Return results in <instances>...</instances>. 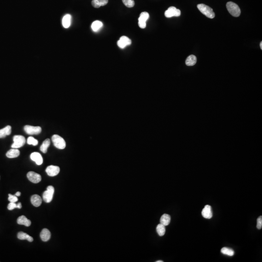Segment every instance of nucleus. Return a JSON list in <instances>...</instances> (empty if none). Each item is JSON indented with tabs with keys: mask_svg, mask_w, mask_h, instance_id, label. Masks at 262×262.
<instances>
[{
	"mask_svg": "<svg viewBox=\"0 0 262 262\" xmlns=\"http://www.w3.org/2000/svg\"><path fill=\"white\" fill-rule=\"evenodd\" d=\"M197 7L201 13L208 18L213 19L215 17V14L213 9L208 5L205 4H199L198 5Z\"/></svg>",
	"mask_w": 262,
	"mask_h": 262,
	"instance_id": "obj_1",
	"label": "nucleus"
},
{
	"mask_svg": "<svg viewBox=\"0 0 262 262\" xmlns=\"http://www.w3.org/2000/svg\"><path fill=\"white\" fill-rule=\"evenodd\" d=\"M226 7L228 12L233 17H238L240 15V9L238 5L234 2H228L226 4Z\"/></svg>",
	"mask_w": 262,
	"mask_h": 262,
	"instance_id": "obj_2",
	"label": "nucleus"
},
{
	"mask_svg": "<svg viewBox=\"0 0 262 262\" xmlns=\"http://www.w3.org/2000/svg\"><path fill=\"white\" fill-rule=\"evenodd\" d=\"M52 141L56 148L59 149H64L66 144L65 140L59 135H54L52 136Z\"/></svg>",
	"mask_w": 262,
	"mask_h": 262,
	"instance_id": "obj_3",
	"label": "nucleus"
},
{
	"mask_svg": "<svg viewBox=\"0 0 262 262\" xmlns=\"http://www.w3.org/2000/svg\"><path fill=\"white\" fill-rule=\"evenodd\" d=\"M14 143L11 145L12 148L18 149L22 147L26 143V138L24 136L19 135L15 136L13 137Z\"/></svg>",
	"mask_w": 262,
	"mask_h": 262,
	"instance_id": "obj_4",
	"label": "nucleus"
},
{
	"mask_svg": "<svg viewBox=\"0 0 262 262\" xmlns=\"http://www.w3.org/2000/svg\"><path fill=\"white\" fill-rule=\"evenodd\" d=\"M54 192V188L53 186H48L47 190L45 191L43 194V198L44 201L47 203L51 202L53 200Z\"/></svg>",
	"mask_w": 262,
	"mask_h": 262,
	"instance_id": "obj_5",
	"label": "nucleus"
},
{
	"mask_svg": "<svg viewBox=\"0 0 262 262\" xmlns=\"http://www.w3.org/2000/svg\"><path fill=\"white\" fill-rule=\"evenodd\" d=\"M24 130L27 134L30 135H39L41 132V128L40 126H33L31 125H26Z\"/></svg>",
	"mask_w": 262,
	"mask_h": 262,
	"instance_id": "obj_6",
	"label": "nucleus"
},
{
	"mask_svg": "<svg viewBox=\"0 0 262 262\" xmlns=\"http://www.w3.org/2000/svg\"><path fill=\"white\" fill-rule=\"evenodd\" d=\"M165 15L167 18H171L172 17H179L181 15V11L174 6L169 7L165 13Z\"/></svg>",
	"mask_w": 262,
	"mask_h": 262,
	"instance_id": "obj_7",
	"label": "nucleus"
},
{
	"mask_svg": "<svg viewBox=\"0 0 262 262\" xmlns=\"http://www.w3.org/2000/svg\"><path fill=\"white\" fill-rule=\"evenodd\" d=\"M27 177L30 181L35 184L40 183L41 181V176L38 173L30 171L27 174Z\"/></svg>",
	"mask_w": 262,
	"mask_h": 262,
	"instance_id": "obj_8",
	"label": "nucleus"
},
{
	"mask_svg": "<svg viewBox=\"0 0 262 262\" xmlns=\"http://www.w3.org/2000/svg\"><path fill=\"white\" fill-rule=\"evenodd\" d=\"M46 172L47 174L50 176H55L60 172V168L58 166H49L46 169Z\"/></svg>",
	"mask_w": 262,
	"mask_h": 262,
	"instance_id": "obj_9",
	"label": "nucleus"
},
{
	"mask_svg": "<svg viewBox=\"0 0 262 262\" xmlns=\"http://www.w3.org/2000/svg\"><path fill=\"white\" fill-rule=\"evenodd\" d=\"M202 215L205 219H211L213 216V211L210 205H206L202 212Z\"/></svg>",
	"mask_w": 262,
	"mask_h": 262,
	"instance_id": "obj_10",
	"label": "nucleus"
},
{
	"mask_svg": "<svg viewBox=\"0 0 262 262\" xmlns=\"http://www.w3.org/2000/svg\"><path fill=\"white\" fill-rule=\"evenodd\" d=\"M31 160L34 161L37 165H41L43 163V158L40 153L34 152L30 155Z\"/></svg>",
	"mask_w": 262,
	"mask_h": 262,
	"instance_id": "obj_11",
	"label": "nucleus"
},
{
	"mask_svg": "<svg viewBox=\"0 0 262 262\" xmlns=\"http://www.w3.org/2000/svg\"><path fill=\"white\" fill-rule=\"evenodd\" d=\"M31 202L35 207H39L42 203V198L38 195H34L32 196Z\"/></svg>",
	"mask_w": 262,
	"mask_h": 262,
	"instance_id": "obj_12",
	"label": "nucleus"
},
{
	"mask_svg": "<svg viewBox=\"0 0 262 262\" xmlns=\"http://www.w3.org/2000/svg\"><path fill=\"white\" fill-rule=\"evenodd\" d=\"M40 236L43 241H48L51 238V233L47 229H43L41 231Z\"/></svg>",
	"mask_w": 262,
	"mask_h": 262,
	"instance_id": "obj_13",
	"label": "nucleus"
},
{
	"mask_svg": "<svg viewBox=\"0 0 262 262\" xmlns=\"http://www.w3.org/2000/svg\"><path fill=\"white\" fill-rule=\"evenodd\" d=\"M17 223L19 225H23L29 227L31 224V222L29 219H27L26 217L24 215L19 216L17 219Z\"/></svg>",
	"mask_w": 262,
	"mask_h": 262,
	"instance_id": "obj_14",
	"label": "nucleus"
},
{
	"mask_svg": "<svg viewBox=\"0 0 262 262\" xmlns=\"http://www.w3.org/2000/svg\"><path fill=\"white\" fill-rule=\"evenodd\" d=\"M20 154L19 150L18 149L13 148L12 149L10 150L6 153V157L9 158H14L17 157Z\"/></svg>",
	"mask_w": 262,
	"mask_h": 262,
	"instance_id": "obj_15",
	"label": "nucleus"
},
{
	"mask_svg": "<svg viewBox=\"0 0 262 262\" xmlns=\"http://www.w3.org/2000/svg\"><path fill=\"white\" fill-rule=\"evenodd\" d=\"M71 15L66 14L62 19V25L65 28L70 27L71 24Z\"/></svg>",
	"mask_w": 262,
	"mask_h": 262,
	"instance_id": "obj_16",
	"label": "nucleus"
},
{
	"mask_svg": "<svg viewBox=\"0 0 262 262\" xmlns=\"http://www.w3.org/2000/svg\"><path fill=\"white\" fill-rule=\"evenodd\" d=\"M11 133V127L9 125L0 130V138H5L6 136H9Z\"/></svg>",
	"mask_w": 262,
	"mask_h": 262,
	"instance_id": "obj_17",
	"label": "nucleus"
},
{
	"mask_svg": "<svg viewBox=\"0 0 262 262\" xmlns=\"http://www.w3.org/2000/svg\"><path fill=\"white\" fill-rule=\"evenodd\" d=\"M108 2V0H92L91 4L93 7L98 9L101 6H105Z\"/></svg>",
	"mask_w": 262,
	"mask_h": 262,
	"instance_id": "obj_18",
	"label": "nucleus"
},
{
	"mask_svg": "<svg viewBox=\"0 0 262 262\" xmlns=\"http://www.w3.org/2000/svg\"><path fill=\"white\" fill-rule=\"evenodd\" d=\"M171 218L169 215L167 214H164L162 215L160 219V223L162 224L164 226H167L171 222Z\"/></svg>",
	"mask_w": 262,
	"mask_h": 262,
	"instance_id": "obj_19",
	"label": "nucleus"
},
{
	"mask_svg": "<svg viewBox=\"0 0 262 262\" xmlns=\"http://www.w3.org/2000/svg\"><path fill=\"white\" fill-rule=\"evenodd\" d=\"M197 60V59L195 55H189L186 59L185 64L188 66H192L196 64Z\"/></svg>",
	"mask_w": 262,
	"mask_h": 262,
	"instance_id": "obj_20",
	"label": "nucleus"
},
{
	"mask_svg": "<svg viewBox=\"0 0 262 262\" xmlns=\"http://www.w3.org/2000/svg\"><path fill=\"white\" fill-rule=\"evenodd\" d=\"M50 140L49 138H47L46 140L44 141L42 143L40 148V149L42 153H46L47 152V149L50 145Z\"/></svg>",
	"mask_w": 262,
	"mask_h": 262,
	"instance_id": "obj_21",
	"label": "nucleus"
},
{
	"mask_svg": "<svg viewBox=\"0 0 262 262\" xmlns=\"http://www.w3.org/2000/svg\"><path fill=\"white\" fill-rule=\"evenodd\" d=\"M18 238L20 240H26V239L29 242H32L34 240L32 237L28 235L26 233L22 232L19 233L18 234Z\"/></svg>",
	"mask_w": 262,
	"mask_h": 262,
	"instance_id": "obj_22",
	"label": "nucleus"
},
{
	"mask_svg": "<svg viewBox=\"0 0 262 262\" xmlns=\"http://www.w3.org/2000/svg\"><path fill=\"white\" fill-rule=\"evenodd\" d=\"M103 24L99 21H94L91 25V28L94 32H97L102 27Z\"/></svg>",
	"mask_w": 262,
	"mask_h": 262,
	"instance_id": "obj_23",
	"label": "nucleus"
},
{
	"mask_svg": "<svg viewBox=\"0 0 262 262\" xmlns=\"http://www.w3.org/2000/svg\"><path fill=\"white\" fill-rule=\"evenodd\" d=\"M221 253L223 254L229 256H233L235 254V251L232 249L227 247H223L221 250Z\"/></svg>",
	"mask_w": 262,
	"mask_h": 262,
	"instance_id": "obj_24",
	"label": "nucleus"
},
{
	"mask_svg": "<svg viewBox=\"0 0 262 262\" xmlns=\"http://www.w3.org/2000/svg\"><path fill=\"white\" fill-rule=\"evenodd\" d=\"M157 231L159 236H162L165 235L166 233V228L165 226L160 223L157 225Z\"/></svg>",
	"mask_w": 262,
	"mask_h": 262,
	"instance_id": "obj_25",
	"label": "nucleus"
},
{
	"mask_svg": "<svg viewBox=\"0 0 262 262\" xmlns=\"http://www.w3.org/2000/svg\"><path fill=\"white\" fill-rule=\"evenodd\" d=\"M149 18V14L148 12H142L140 15V18H138V21H142L146 22Z\"/></svg>",
	"mask_w": 262,
	"mask_h": 262,
	"instance_id": "obj_26",
	"label": "nucleus"
},
{
	"mask_svg": "<svg viewBox=\"0 0 262 262\" xmlns=\"http://www.w3.org/2000/svg\"><path fill=\"white\" fill-rule=\"evenodd\" d=\"M122 2L125 6L131 8L135 5L134 0H122Z\"/></svg>",
	"mask_w": 262,
	"mask_h": 262,
	"instance_id": "obj_27",
	"label": "nucleus"
},
{
	"mask_svg": "<svg viewBox=\"0 0 262 262\" xmlns=\"http://www.w3.org/2000/svg\"><path fill=\"white\" fill-rule=\"evenodd\" d=\"M28 144L36 146L38 144V141L32 136H29L27 139Z\"/></svg>",
	"mask_w": 262,
	"mask_h": 262,
	"instance_id": "obj_28",
	"label": "nucleus"
},
{
	"mask_svg": "<svg viewBox=\"0 0 262 262\" xmlns=\"http://www.w3.org/2000/svg\"><path fill=\"white\" fill-rule=\"evenodd\" d=\"M119 40H121L122 41L125 45H126V46H127V45H130L132 43V41H131V40H130V39H129L128 37H127L126 36H122V37H120V39Z\"/></svg>",
	"mask_w": 262,
	"mask_h": 262,
	"instance_id": "obj_29",
	"label": "nucleus"
},
{
	"mask_svg": "<svg viewBox=\"0 0 262 262\" xmlns=\"http://www.w3.org/2000/svg\"><path fill=\"white\" fill-rule=\"evenodd\" d=\"M9 201L10 202H16L18 201V198L17 196L15 195H12L10 194H9Z\"/></svg>",
	"mask_w": 262,
	"mask_h": 262,
	"instance_id": "obj_30",
	"label": "nucleus"
},
{
	"mask_svg": "<svg viewBox=\"0 0 262 262\" xmlns=\"http://www.w3.org/2000/svg\"><path fill=\"white\" fill-rule=\"evenodd\" d=\"M18 208V205L16 204V202H10L7 206V208L9 210H12L15 208Z\"/></svg>",
	"mask_w": 262,
	"mask_h": 262,
	"instance_id": "obj_31",
	"label": "nucleus"
},
{
	"mask_svg": "<svg viewBox=\"0 0 262 262\" xmlns=\"http://www.w3.org/2000/svg\"><path fill=\"white\" fill-rule=\"evenodd\" d=\"M262 228V216H260L257 220V228L260 230Z\"/></svg>",
	"mask_w": 262,
	"mask_h": 262,
	"instance_id": "obj_32",
	"label": "nucleus"
},
{
	"mask_svg": "<svg viewBox=\"0 0 262 262\" xmlns=\"http://www.w3.org/2000/svg\"><path fill=\"white\" fill-rule=\"evenodd\" d=\"M138 26L142 29H144L146 27V22L142 21H138Z\"/></svg>",
	"mask_w": 262,
	"mask_h": 262,
	"instance_id": "obj_33",
	"label": "nucleus"
},
{
	"mask_svg": "<svg viewBox=\"0 0 262 262\" xmlns=\"http://www.w3.org/2000/svg\"><path fill=\"white\" fill-rule=\"evenodd\" d=\"M117 44H118V46L120 48L123 49L126 47V45L122 42V41L121 40H119V41H118V43H117Z\"/></svg>",
	"mask_w": 262,
	"mask_h": 262,
	"instance_id": "obj_34",
	"label": "nucleus"
},
{
	"mask_svg": "<svg viewBox=\"0 0 262 262\" xmlns=\"http://www.w3.org/2000/svg\"><path fill=\"white\" fill-rule=\"evenodd\" d=\"M17 205H18V208H19V209H21V208H22V206L21 202H19V203L17 204Z\"/></svg>",
	"mask_w": 262,
	"mask_h": 262,
	"instance_id": "obj_35",
	"label": "nucleus"
},
{
	"mask_svg": "<svg viewBox=\"0 0 262 262\" xmlns=\"http://www.w3.org/2000/svg\"><path fill=\"white\" fill-rule=\"evenodd\" d=\"M21 193L20 192H17L16 194H15V196H17V197H19V196H21Z\"/></svg>",
	"mask_w": 262,
	"mask_h": 262,
	"instance_id": "obj_36",
	"label": "nucleus"
},
{
	"mask_svg": "<svg viewBox=\"0 0 262 262\" xmlns=\"http://www.w3.org/2000/svg\"><path fill=\"white\" fill-rule=\"evenodd\" d=\"M260 47H261V50H262V42L261 41V43H260Z\"/></svg>",
	"mask_w": 262,
	"mask_h": 262,
	"instance_id": "obj_37",
	"label": "nucleus"
},
{
	"mask_svg": "<svg viewBox=\"0 0 262 262\" xmlns=\"http://www.w3.org/2000/svg\"><path fill=\"white\" fill-rule=\"evenodd\" d=\"M156 262H163V261H162V260H159V261H157Z\"/></svg>",
	"mask_w": 262,
	"mask_h": 262,
	"instance_id": "obj_38",
	"label": "nucleus"
}]
</instances>
